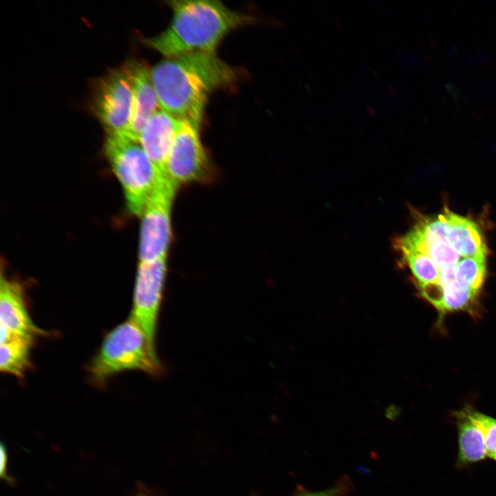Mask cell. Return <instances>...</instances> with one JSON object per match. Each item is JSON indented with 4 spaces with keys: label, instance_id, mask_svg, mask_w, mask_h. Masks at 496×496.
Returning <instances> with one entry per match:
<instances>
[{
    "label": "cell",
    "instance_id": "16",
    "mask_svg": "<svg viewBox=\"0 0 496 496\" xmlns=\"http://www.w3.org/2000/svg\"><path fill=\"white\" fill-rule=\"evenodd\" d=\"M486 256L463 257L455 267V278L463 287L479 292L486 277Z\"/></svg>",
    "mask_w": 496,
    "mask_h": 496
},
{
    "label": "cell",
    "instance_id": "6",
    "mask_svg": "<svg viewBox=\"0 0 496 496\" xmlns=\"http://www.w3.org/2000/svg\"><path fill=\"white\" fill-rule=\"evenodd\" d=\"M166 272V258L148 262L139 261L134 285L130 317L141 327L154 351Z\"/></svg>",
    "mask_w": 496,
    "mask_h": 496
},
{
    "label": "cell",
    "instance_id": "19",
    "mask_svg": "<svg viewBox=\"0 0 496 496\" xmlns=\"http://www.w3.org/2000/svg\"><path fill=\"white\" fill-rule=\"evenodd\" d=\"M0 454H1V465H0V476L1 478L6 480L7 482L11 483L12 479L8 475L7 472L8 466V453L6 446L1 443L0 446Z\"/></svg>",
    "mask_w": 496,
    "mask_h": 496
},
{
    "label": "cell",
    "instance_id": "12",
    "mask_svg": "<svg viewBox=\"0 0 496 496\" xmlns=\"http://www.w3.org/2000/svg\"><path fill=\"white\" fill-rule=\"evenodd\" d=\"M444 236L449 245L462 257L487 255V247L479 225L448 209L442 214Z\"/></svg>",
    "mask_w": 496,
    "mask_h": 496
},
{
    "label": "cell",
    "instance_id": "3",
    "mask_svg": "<svg viewBox=\"0 0 496 496\" xmlns=\"http://www.w3.org/2000/svg\"><path fill=\"white\" fill-rule=\"evenodd\" d=\"M105 152L129 210L141 217L152 196L171 179L155 166L139 141L126 133L107 134Z\"/></svg>",
    "mask_w": 496,
    "mask_h": 496
},
{
    "label": "cell",
    "instance_id": "1",
    "mask_svg": "<svg viewBox=\"0 0 496 496\" xmlns=\"http://www.w3.org/2000/svg\"><path fill=\"white\" fill-rule=\"evenodd\" d=\"M150 74L161 110L198 126L209 95L236 76L230 65L209 52L166 58Z\"/></svg>",
    "mask_w": 496,
    "mask_h": 496
},
{
    "label": "cell",
    "instance_id": "21",
    "mask_svg": "<svg viewBox=\"0 0 496 496\" xmlns=\"http://www.w3.org/2000/svg\"><path fill=\"white\" fill-rule=\"evenodd\" d=\"M457 54H458L457 50L455 46L451 45L449 47V48L448 50V54L450 57L454 58V57L457 56Z\"/></svg>",
    "mask_w": 496,
    "mask_h": 496
},
{
    "label": "cell",
    "instance_id": "9",
    "mask_svg": "<svg viewBox=\"0 0 496 496\" xmlns=\"http://www.w3.org/2000/svg\"><path fill=\"white\" fill-rule=\"evenodd\" d=\"M125 67L133 92L132 116L126 134L139 141L145 125L160 106L148 68L137 61H130Z\"/></svg>",
    "mask_w": 496,
    "mask_h": 496
},
{
    "label": "cell",
    "instance_id": "15",
    "mask_svg": "<svg viewBox=\"0 0 496 496\" xmlns=\"http://www.w3.org/2000/svg\"><path fill=\"white\" fill-rule=\"evenodd\" d=\"M441 299L435 307L442 314L459 310H469L479 292L459 285L454 280L442 286Z\"/></svg>",
    "mask_w": 496,
    "mask_h": 496
},
{
    "label": "cell",
    "instance_id": "8",
    "mask_svg": "<svg viewBox=\"0 0 496 496\" xmlns=\"http://www.w3.org/2000/svg\"><path fill=\"white\" fill-rule=\"evenodd\" d=\"M198 130L199 126L183 120L174 139L166 163V173L177 186L203 180L209 175V159Z\"/></svg>",
    "mask_w": 496,
    "mask_h": 496
},
{
    "label": "cell",
    "instance_id": "20",
    "mask_svg": "<svg viewBox=\"0 0 496 496\" xmlns=\"http://www.w3.org/2000/svg\"><path fill=\"white\" fill-rule=\"evenodd\" d=\"M445 87L448 93H450L455 99H459L462 94L459 90L455 87L453 83H446Z\"/></svg>",
    "mask_w": 496,
    "mask_h": 496
},
{
    "label": "cell",
    "instance_id": "17",
    "mask_svg": "<svg viewBox=\"0 0 496 496\" xmlns=\"http://www.w3.org/2000/svg\"><path fill=\"white\" fill-rule=\"evenodd\" d=\"M466 413L484 435L487 456L496 460V419L477 411Z\"/></svg>",
    "mask_w": 496,
    "mask_h": 496
},
{
    "label": "cell",
    "instance_id": "5",
    "mask_svg": "<svg viewBox=\"0 0 496 496\" xmlns=\"http://www.w3.org/2000/svg\"><path fill=\"white\" fill-rule=\"evenodd\" d=\"M178 186L169 180L149 200L142 215L138 246L141 262L166 258L172 237L171 209Z\"/></svg>",
    "mask_w": 496,
    "mask_h": 496
},
{
    "label": "cell",
    "instance_id": "22",
    "mask_svg": "<svg viewBox=\"0 0 496 496\" xmlns=\"http://www.w3.org/2000/svg\"><path fill=\"white\" fill-rule=\"evenodd\" d=\"M477 60L475 57L468 56L466 59L465 63L468 66L472 67L476 64Z\"/></svg>",
    "mask_w": 496,
    "mask_h": 496
},
{
    "label": "cell",
    "instance_id": "4",
    "mask_svg": "<svg viewBox=\"0 0 496 496\" xmlns=\"http://www.w3.org/2000/svg\"><path fill=\"white\" fill-rule=\"evenodd\" d=\"M128 370L152 375H158L162 370L156 351L149 345L141 327L131 317L107 333L88 368L91 380L98 385Z\"/></svg>",
    "mask_w": 496,
    "mask_h": 496
},
{
    "label": "cell",
    "instance_id": "10",
    "mask_svg": "<svg viewBox=\"0 0 496 496\" xmlns=\"http://www.w3.org/2000/svg\"><path fill=\"white\" fill-rule=\"evenodd\" d=\"M0 324L32 343L37 336L43 333L30 317L22 286L3 275L0 280Z\"/></svg>",
    "mask_w": 496,
    "mask_h": 496
},
{
    "label": "cell",
    "instance_id": "23",
    "mask_svg": "<svg viewBox=\"0 0 496 496\" xmlns=\"http://www.w3.org/2000/svg\"><path fill=\"white\" fill-rule=\"evenodd\" d=\"M134 496H151L149 493L144 491L138 492Z\"/></svg>",
    "mask_w": 496,
    "mask_h": 496
},
{
    "label": "cell",
    "instance_id": "11",
    "mask_svg": "<svg viewBox=\"0 0 496 496\" xmlns=\"http://www.w3.org/2000/svg\"><path fill=\"white\" fill-rule=\"evenodd\" d=\"M182 122L183 120L169 113L158 110L147 121L139 137V143L150 160L166 174L167 157Z\"/></svg>",
    "mask_w": 496,
    "mask_h": 496
},
{
    "label": "cell",
    "instance_id": "7",
    "mask_svg": "<svg viewBox=\"0 0 496 496\" xmlns=\"http://www.w3.org/2000/svg\"><path fill=\"white\" fill-rule=\"evenodd\" d=\"M94 99V110L107 134L126 133L132 116L133 92L125 67L105 75Z\"/></svg>",
    "mask_w": 496,
    "mask_h": 496
},
{
    "label": "cell",
    "instance_id": "13",
    "mask_svg": "<svg viewBox=\"0 0 496 496\" xmlns=\"http://www.w3.org/2000/svg\"><path fill=\"white\" fill-rule=\"evenodd\" d=\"M457 424L459 459L462 463H473L484 459L487 454L484 435L467 413H457Z\"/></svg>",
    "mask_w": 496,
    "mask_h": 496
},
{
    "label": "cell",
    "instance_id": "18",
    "mask_svg": "<svg viewBox=\"0 0 496 496\" xmlns=\"http://www.w3.org/2000/svg\"><path fill=\"white\" fill-rule=\"evenodd\" d=\"M349 484L347 480H342L327 489L302 493L294 496H344L349 490Z\"/></svg>",
    "mask_w": 496,
    "mask_h": 496
},
{
    "label": "cell",
    "instance_id": "14",
    "mask_svg": "<svg viewBox=\"0 0 496 496\" xmlns=\"http://www.w3.org/2000/svg\"><path fill=\"white\" fill-rule=\"evenodd\" d=\"M32 342L16 338L9 342L1 344V371L22 378L31 366L30 348Z\"/></svg>",
    "mask_w": 496,
    "mask_h": 496
},
{
    "label": "cell",
    "instance_id": "2",
    "mask_svg": "<svg viewBox=\"0 0 496 496\" xmlns=\"http://www.w3.org/2000/svg\"><path fill=\"white\" fill-rule=\"evenodd\" d=\"M169 4L172 10L169 25L160 34L143 39L166 58L193 52H215L228 33L251 21L248 15L219 1L180 0Z\"/></svg>",
    "mask_w": 496,
    "mask_h": 496
}]
</instances>
